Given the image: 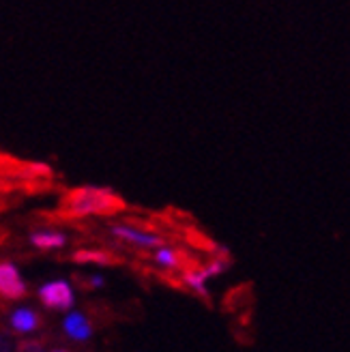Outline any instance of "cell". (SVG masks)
<instances>
[{"instance_id":"6da1fadb","label":"cell","mask_w":350,"mask_h":352,"mask_svg":"<svg viewBox=\"0 0 350 352\" xmlns=\"http://www.w3.org/2000/svg\"><path fill=\"white\" fill-rule=\"evenodd\" d=\"M122 206L120 198L108 187L86 185L67 193L63 208L72 217H89V215H110Z\"/></svg>"},{"instance_id":"7a4b0ae2","label":"cell","mask_w":350,"mask_h":352,"mask_svg":"<svg viewBox=\"0 0 350 352\" xmlns=\"http://www.w3.org/2000/svg\"><path fill=\"white\" fill-rule=\"evenodd\" d=\"M110 232L116 239L125 241L129 245H135V248H142V250H155L164 243V239L157 232H149V230H142V228H135L129 223H114L110 228Z\"/></svg>"},{"instance_id":"3957f363","label":"cell","mask_w":350,"mask_h":352,"mask_svg":"<svg viewBox=\"0 0 350 352\" xmlns=\"http://www.w3.org/2000/svg\"><path fill=\"white\" fill-rule=\"evenodd\" d=\"M39 298L45 307L52 309H69L74 305V290L65 279L47 281L39 288Z\"/></svg>"},{"instance_id":"277c9868","label":"cell","mask_w":350,"mask_h":352,"mask_svg":"<svg viewBox=\"0 0 350 352\" xmlns=\"http://www.w3.org/2000/svg\"><path fill=\"white\" fill-rule=\"evenodd\" d=\"M26 294V284L20 275V271L15 269V264L11 262H0V296L15 301Z\"/></svg>"},{"instance_id":"5b68a950","label":"cell","mask_w":350,"mask_h":352,"mask_svg":"<svg viewBox=\"0 0 350 352\" xmlns=\"http://www.w3.org/2000/svg\"><path fill=\"white\" fill-rule=\"evenodd\" d=\"M30 243L37 250H61L67 245V234L61 230H54V228H45V230H37L30 234Z\"/></svg>"},{"instance_id":"8992f818","label":"cell","mask_w":350,"mask_h":352,"mask_svg":"<svg viewBox=\"0 0 350 352\" xmlns=\"http://www.w3.org/2000/svg\"><path fill=\"white\" fill-rule=\"evenodd\" d=\"M155 262L164 269L177 271L183 267V256L177 250L168 248V245H160V248H155Z\"/></svg>"},{"instance_id":"52a82bcc","label":"cell","mask_w":350,"mask_h":352,"mask_svg":"<svg viewBox=\"0 0 350 352\" xmlns=\"http://www.w3.org/2000/svg\"><path fill=\"white\" fill-rule=\"evenodd\" d=\"M65 331L76 340H89L91 338V324L82 314H72L65 320Z\"/></svg>"},{"instance_id":"ba28073f","label":"cell","mask_w":350,"mask_h":352,"mask_svg":"<svg viewBox=\"0 0 350 352\" xmlns=\"http://www.w3.org/2000/svg\"><path fill=\"white\" fill-rule=\"evenodd\" d=\"M11 322H13V329H17L20 333H30V331L37 329V324H39V316L34 314L32 309H17V311L13 314Z\"/></svg>"},{"instance_id":"9c48e42d","label":"cell","mask_w":350,"mask_h":352,"mask_svg":"<svg viewBox=\"0 0 350 352\" xmlns=\"http://www.w3.org/2000/svg\"><path fill=\"white\" fill-rule=\"evenodd\" d=\"M183 281H185V284H187L191 290H196L198 294L206 296V288H204V284H206V275H204V271H202V269H191V271H185Z\"/></svg>"},{"instance_id":"30bf717a","label":"cell","mask_w":350,"mask_h":352,"mask_svg":"<svg viewBox=\"0 0 350 352\" xmlns=\"http://www.w3.org/2000/svg\"><path fill=\"white\" fill-rule=\"evenodd\" d=\"M76 262H97V264H112L114 258L108 252H97V250H82L76 256Z\"/></svg>"},{"instance_id":"8fae6325","label":"cell","mask_w":350,"mask_h":352,"mask_svg":"<svg viewBox=\"0 0 350 352\" xmlns=\"http://www.w3.org/2000/svg\"><path fill=\"white\" fill-rule=\"evenodd\" d=\"M89 286H91V288H101V286H103V277H101V275H93V277L89 279Z\"/></svg>"},{"instance_id":"7c38bea8","label":"cell","mask_w":350,"mask_h":352,"mask_svg":"<svg viewBox=\"0 0 350 352\" xmlns=\"http://www.w3.org/2000/svg\"><path fill=\"white\" fill-rule=\"evenodd\" d=\"M58 352H61V350H58Z\"/></svg>"}]
</instances>
